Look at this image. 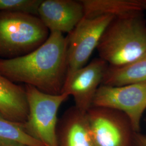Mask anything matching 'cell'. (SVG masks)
Instances as JSON below:
<instances>
[{"instance_id":"9c48e42d","label":"cell","mask_w":146,"mask_h":146,"mask_svg":"<svg viewBox=\"0 0 146 146\" xmlns=\"http://www.w3.org/2000/svg\"><path fill=\"white\" fill-rule=\"evenodd\" d=\"M38 16L50 32L69 34L85 16L81 0H42Z\"/></svg>"},{"instance_id":"277c9868","label":"cell","mask_w":146,"mask_h":146,"mask_svg":"<svg viewBox=\"0 0 146 146\" xmlns=\"http://www.w3.org/2000/svg\"><path fill=\"white\" fill-rule=\"evenodd\" d=\"M25 88L29 108L27 131L44 146H58V111L69 96L44 93L30 85Z\"/></svg>"},{"instance_id":"7a4b0ae2","label":"cell","mask_w":146,"mask_h":146,"mask_svg":"<svg viewBox=\"0 0 146 146\" xmlns=\"http://www.w3.org/2000/svg\"><path fill=\"white\" fill-rule=\"evenodd\" d=\"M99 58L111 67L131 62L146 52V22L143 13L114 17L97 47Z\"/></svg>"},{"instance_id":"8992f818","label":"cell","mask_w":146,"mask_h":146,"mask_svg":"<svg viewBox=\"0 0 146 146\" xmlns=\"http://www.w3.org/2000/svg\"><path fill=\"white\" fill-rule=\"evenodd\" d=\"M114 18L110 15L84 16L68 34L66 37L68 64L66 80L86 66L94 50L97 49L105 29Z\"/></svg>"},{"instance_id":"4fadbf2b","label":"cell","mask_w":146,"mask_h":146,"mask_svg":"<svg viewBox=\"0 0 146 146\" xmlns=\"http://www.w3.org/2000/svg\"><path fill=\"white\" fill-rule=\"evenodd\" d=\"M146 81V52L133 61L119 67L108 66L102 84L119 87Z\"/></svg>"},{"instance_id":"7c38bea8","label":"cell","mask_w":146,"mask_h":146,"mask_svg":"<svg viewBox=\"0 0 146 146\" xmlns=\"http://www.w3.org/2000/svg\"><path fill=\"white\" fill-rule=\"evenodd\" d=\"M85 16L110 15L114 17L143 13L146 0H81Z\"/></svg>"},{"instance_id":"8fae6325","label":"cell","mask_w":146,"mask_h":146,"mask_svg":"<svg viewBox=\"0 0 146 146\" xmlns=\"http://www.w3.org/2000/svg\"><path fill=\"white\" fill-rule=\"evenodd\" d=\"M28 113L25 88L0 74V114L8 120L25 123Z\"/></svg>"},{"instance_id":"52a82bcc","label":"cell","mask_w":146,"mask_h":146,"mask_svg":"<svg viewBox=\"0 0 146 146\" xmlns=\"http://www.w3.org/2000/svg\"><path fill=\"white\" fill-rule=\"evenodd\" d=\"M92 106L117 110L129 119L135 133H139L141 121L146 110V81L119 87L101 84Z\"/></svg>"},{"instance_id":"5bb4252c","label":"cell","mask_w":146,"mask_h":146,"mask_svg":"<svg viewBox=\"0 0 146 146\" xmlns=\"http://www.w3.org/2000/svg\"><path fill=\"white\" fill-rule=\"evenodd\" d=\"M0 142L26 146H44L28 133L25 123L8 120L1 114Z\"/></svg>"},{"instance_id":"2e32d148","label":"cell","mask_w":146,"mask_h":146,"mask_svg":"<svg viewBox=\"0 0 146 146\" xmlns=\"http://www.w3.org/2000/svg\"><path fill=\"white\" fill-rule=\"evenodd\" d=\"M134 140L136 146H146V135L140 133H135Z\"/></svg>"},{"instance_id":"3957f363","label":"cell","mask_w":146,"mask_h":146,"mask_svg":"<svg viewBox=\"0 0 146 146\" xmlns=\"http://www.w3.org/2000/svg\"><path fill=\"white\" fill-rule=\"evenodd\" d=\"M49 32L38 16L0 11V56L10 59L26 55L42 46Z\"/></svg>"},{"instance_id":"ba28073f","label":"cell","mask_w":146,"mask_h":146,"mask_svg":"<svg viewBox=\"0 0 146 146\" xmlns=\"http://www.w3.org/2000/svg\"><path fill=\"white\" fill-rule=\"evenodd\" d=\"M108 66L101 58L93 60L66 80L62 93L73 96L75 106L86 113L93 105L94 97L102 84Z\"/></svg>"},{"instance_id":"6da1fadb","label":"cell","mask_w":146,"mask_h":146,"mask_svg":"<svg viewBox=\"0 0 146 146\" xmlns=\"http://www.w3.org/2000/svg\"><path fill=\"white\" fill-rule=\"evenodd\" d=\"M67 69V40L58 32H50L42 46L26 55L0 58V74L52 95L62 93Z\"/></svg>"},{"instance_id":"9a60e30c","label":"cell","mask_w":146,"mask_h":146,"mask_svg":"<svg viewBox=\"0 0 146 146\" xmlns=\"http://www.w3.org/2000/svg\"><path fill=\"white\" fill-rule=\"evenodd\" d=\"M42 0H0V11L22 13L38 16Z\"/></svg>"},{"instance_id":"5b68a950","label":"cell","mask_w":146,"mask_h":146,"mask_svg":"<svg viewBox=\"0 0 146 146\" xmlns=\"http://www.w3.org/2000/svg\"><path fill=\"white\" fill-rule=\"evenodd\" d=\"M86 115L95 146H135V132L122 112L92 106Z\"/></svg>"},{"instance_id":"e0dca14e","label":"cell","mask_w":146,"mask_h":146,"mask_svg":"<svg viewBox=\"0 0 146 146\" xmlns=\"http://www.w3.org/2000/svg\"><path fill=\"white\" fill-rule=\"evenodd\" d=\"M0 146H26L21 145L15 144V143H5L0 142Z\"/></svg>"},{"instance_id":"30bf717a","label":"cell","mask_w":146,"mask_h":146,"mask_svg":"<svg viewBox=\"0 0 146 146\" xmlns=\"http://www.w3.org/2000/svg\"><path fill=\"white\" fill-rule=\"evenodd\" d=\"M58 146H95L86 113L75 106L68 109L58 121Z\"/></svg>"}]
</instances>
